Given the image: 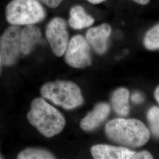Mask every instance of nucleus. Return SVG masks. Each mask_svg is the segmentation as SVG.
Listing matches in <instances>:
<instances>
[{
	"mask_svg": "<svg viewBox=\"0 0 159 159\" xmlns=\"http://www.w3.org/2000/svg\"><path fill=\"white\" fill-rule=\"evenodd\" d=\"M1 64H2V61H1V58L0 56V72H1Z\"/></svg>",
	"mask_w": 159,
	"mask_h": 159,
	"instance_id": "obj_23",
	"label": "nucleus"
},
{
	"mask_svg": "<svg viewBox=\"0 0 159 159\" xmlns=\"http://www.w3.org/2000/svg\"><path fill=\"white\" fill-rule=\"evenodd\" d=\"M46 16V9L37 0H12L6 6V20L11 25H35Z\"/></svg>",
	"mask_w": 159,
	"mask_h": 159,
	"instance_id": "obj_3",
	"label": "nucleus"
},
{
	"mask_svg": "<svg viewBox=\"0 0 159 159\" xmlns=\"http://www.w3.org/2000/svg\"><path fill=\"white\" fill-rule=\"evenodd\" d=\"M111 108L107 103L101 102L97 104L94 108L81 120L80 127L85 131H91L102 125L110 113Z\"/></svg>",
	"mask_w": 159,
	"mask_h": 159,
	"instance_id": "obj_10",
	"label": "nucleus"
},
{
	"mask_svg": "<svg viewBox=\"0 0 159 159\" xmlns=\"http://www.w3.org/2000/svg\"><path fill=\"white\" fill-rule=\"evenodd\" d=\"M27 119L42 135L48 138L60 133L66 125L62 114L42 98L33 100Z\"/></svg>",
	"mask_w": 159,
	"mask_h": 159,
	"instance_id": "obj_2",
	"label": "nucleus"
},
{
	"mask_svg": "<svg viewBox=\"0 0 159 159\" xmlns=\"http://www.w3.org/2000/svg\"><path fill=\"white\" fill-rule=\"evenodd\" d=\"M91 154L96 159H131L135 152L123 147L97 144L91 148Z\"/></svg>",
	"mask_w": 159,
	"mask_h": 159,
	"instance_id": "obj_9",
	"label": "nucleus"
},
{
	"mask_svg": "<svg viewBox=\"0 0 159 159\" xmlns=\"http://www.w3.org/2000/svg\"><path fill=\"white\" fill-rule=\"evenodd\" d=\"M144 100V97L142 94L139 92H135L131 96V101L134 104H139Z\"/></svg>",
	"mask_w": 159,
	"mask_h": 159,
	"instance_id": "obj_19",
	"label": "nucleus"
},
{
	"mask_svg": "<svg viewBox=\"0 0 159 159\" xmlns=\"http://www.w3.org/2000/svg\"><path fill=\"white\" fill-rule=\"evenodd\" d=\"M40 92L43 98L66 110L78 107L84 102L79 87L71 81L47 83L41 87Z\"/></svg>",
	"mask_w": 159,
	"mask_h": 159,
	"instance_id": "obj_4",
	"label": "nucleus"
},
{
	"mask_svg": "<svg viewBox=\"0 0 159 159\" xmlns=\"http://www.w3.org/2000/svg\"><path fill=\"white\" fill-rule=\"evenodd\" d=\"M43 5L50 8H56L60 6L64 0H37Z\"/></svg>",
	"mask_w": 159,
	"mask_h": 159,
	"instance_id": "obj_17",
	"label": "nucleus"
},
{
	"mask_svg": "<svg viewBox=\"0 0 159 159\" xmlns=\"http://www.w3.org/2000/svg\"><path fill=\"white\" fill-rule=\"evenodd\" d=\"M131 1H133L134 2H136L139 4L144 6V5H147L148 4L150 0H131Z\"/></svg>",
	"mask_w": 159,
	"mask_h": 159,
	"instance_id": "obj_20",
	"label": "nucleus"
},
{
	"mask_svg": "<svg viewBox=\"0 0 159 159\" xmlns=\"http://www.w3.org/2000/svg\"><path fill=\"white\" fill-rule=\"evenodd\" d=\"M65 60L74 68H84L92 63L90 46L84 37L75 35L68 42Z\"/></svg>",
	"mask_w": 159,
	"mask_h": 159,
	"instance_id": "obj_6",
	"label": "nucleus"
},
{
	"mask_svg": "<svg viewBox=\"0 0 159 159\" xmlns=\"http://www.w3.org/2000/svg\"><path fill=\"white\" fill-rule=\"evenodd\" d=\"M46 38L53 53L57 57H61L68 46L67 24L61 17H55L48 23L46 30Z\"/></svg>",
	"mask_w": 159,
	"mask_h": 159,
	"instance_id": "obj_7",
	"label": "nucleus"
},
{
	"mask_svg": "<svg viewBox=\"0 0 159 159\" xmlns=\"http://www.w3.org/2000/svg\"><path fill=\"white\" fill-rule=\"evenodd\" d=\"M154 97L156 100V101L158 102L159 104V85L157 87L154 91Z\"/></svg>",
	"mask_w": 159,
	"mask_h": 159,
	"instance_id": "obj_21",
	"label": "nucleus"
},
{
	"mask_svg": "<svg viewBox=\"0 0 159 159\" xmlns=\"http://www.w3.org/2000/svg\"><path fill=\"white\" fill-rule=\"evenodd\" d=\"M130 93L127 89L121 87L114 91L111 102L116 113L120 116H126L130 111Z\"/></svg>",
	"mask_w": 159,
	"mask_h": 159,
	"instance_id": "obj_13",
	"label": "nucleus"
},
{
	"mask_svg": "<svg viewBox=\"0 0 159 159\" xmlns=\"http://www.w3.org/2000/svg\"><path fill=\"white\" fill-rule=\"evenodd\" d=\"M153 156L152 154L148 151H142L139 153H135L133 156V159H153Z\"/></svg>",
	"mask_w": 159,
	"mask_h": 159,
	"instance_id": "obj_18",
	"label": "nucleus"
},
{
	"mask_svg": "<svg viewBox=\"0 0 159 159\" xmlns=\"http://www.w3.org/2000/svg\"><path fill=\"white\" fill-rule=\"evenodd\" d=\"M111 34L110 25L104 23L89 29L86 33V40L97 54H104L108 48V41Z\"/></svg>",
	"mask_w": 159,
	"mask_h": 159,
	"instance_id": "obj_8",
	"label": "nucleus"
},
{
	"mask_svg": "<svg viewBox=\"0 0 159 159\" xmlns=\"http://www.w3.org/2000/svg\"><path fill=\"white\" fill-rule=\"evenodd\" d=\"M41 40V32L35 25H25L21 33V51L24 56L30 54Z\"/></svg>",
	"mask_w": 159,
	"mask_h": 159,
	"instance_id": "obj_11",
	"label": "nucleus"
},
{
	"mask_svg": "<svg viewBox=\"0 0 159 159\" xmlns=\"http://www.w3.org/2000/svg\"><path fill=\"white\" fill-rule=\"evenodd\" d=\"M21 30L18 25H11L6 29L0 37V56L4 66L15 64L21 54Z\"/></svg>",
	"mask_w": 159,
	"mask_h": 159,
	"instance_id": "obj_5",
	"label": "nucleus"
},
{
	"mask_svg": "<svg viewBox=\"0 0 159 159\" xmlns=\"http://www.w3.org/2000/svg\"><path fill=\"white\" fill-rule=\"evenodd\" d=\"M150 130L155 138L159 139V108L153 106L150 108L147 114Z\"/></svg>",
	"mask_w": 159,
	"mask_h": 159,
	"instance_id": "obj_16",
	"label": "nucleus"
},
{
	"mask_svg": "<svg viewBox=\"0 0 159 159\" xmlns=\"http://www.w3.org/2000/svg\"><path fill=\"white\" fill-rule=\"evenodd\" d=\"M87 1L92 4H98L105 1L106 0H87Z\"/></svg>",
	"mask_w": 159,
	"mask_h": 159,
	"instance_id": "obj_22",
	"label": "nucleus"
},
{
	"mask_svg": "<svg viewBox=\"0 0 159 159\" xmlns=\"http://www.w3.org/2000/svg\"><path fill=\"white\" fill-rule=\"evenodd\" d=\"M19 159H52L55 157L48 151L41 148H29L22 151L18 155Z\"/></svg>",
	"mask_w": 159,
	"mask_h": 159,
	"instance_id": "obj_14",
	"label": "nucleus"
},
{
	"mask_svg": "<svg viewBox=\"0 0 159 159\" xmlns=\"http://www.w3.org/2000/svg\"><path fill=\"white\" fill-rule=\"evenodd\" d=\"M108 138L128 148H139L148 142L150 133L142 121L117 118L109 121L105 127Z\"/></svg>",
	"mask_w": 159,
	"mask_h": 159,
	"instance_id": "obj_1",
	"label": "nucleus"
},
{
	"mask_svg": "<svg viewBox=\"0 0 159 159\" xmlns=\"http://www.w3.org/2000/svg\"><path fill=\"white\" fill-rule=\"evenodd\" d=\"M143 43L148 50H159V24L155 25L146 33Z\"/></svg>",
	"mask_w": 159,
	"mask_h": 159,
	"instance_id": "obj_15",
	"label": "nucleus"
},
{
	"mask_svg": "<svg viewBox=\"0 0 159 159\" xmlns=\"http://www.w3.org/2000/svg\"><path fill=\"white\" fill-rule=\"evenodd\" d=\"M95 20L87 14L83 7L77 5L73 7L70 11L69 25L74 30H81L92 25Z\"/></svg>",
	"mask_w": 159,
	"mask_h": 159,
	"instance_id": "obj_12",
	"label": "nucleus"
}]
</instances>
